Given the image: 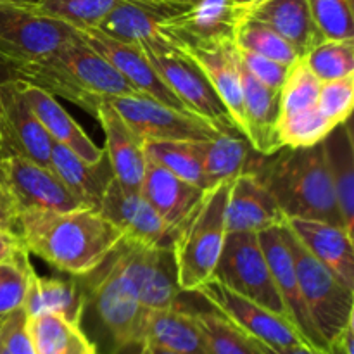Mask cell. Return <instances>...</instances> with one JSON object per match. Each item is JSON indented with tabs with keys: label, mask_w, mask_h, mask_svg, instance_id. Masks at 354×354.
I'll list each match as a JSON object with an SVG mask.
<instances>
[{
	"label": "cell",
	"mask_w": 354,
	"mask_h": 354,
	"mask_svg": "<svg viewBox=\"0 0 354 354\" xmlns=\"http://www.w3.org/2000/svg\"><path fill=\"white\" fill-rule=\"evenodd\" d=\"M14 78L38 86L54 97H62L95 116L106 100L138 93L99 52L76 37L45 57L10 66Z\"/></svg>",
	"instance_id": "obj_2"
},
{
	"label": "cell",
	"mask_w": 354,
	"mask_h": 354,
	"mask_svg": "<svg viewBox=\"0 0 354 354\" xmlns=\"http://www.w3.org/2000/svg\"><path fill=\"white\" fill-rule=\"evenodd\" d=\"M0 354H9V353H7V351H6V349H2V353H0Z\"/></svg>",
	"instance_id": "obj_57"
},
{
	"label": "cell",
	"mask_w": 354,
	"mask_h": 354,
	"mask_svg": "<svg viewBox=\"0 0 354 354\" xmlns=\"http://www.w3.org/2000/svg\"><path fill=\"white\" fill-rule=\"evenodd\" d=\"M206 140H145L144 151L147 159L165 166L185 182L207 189L203 168V149Z\"/></svg>",
	"instance_id": "obj_33"
},
{
	"label": "cell",
	"mask_w": 354,
	"mask_h": 354,
	"mask_svg": "<svg viewBox=\"0 0 354 354\" xmlns=\"http://www.w3.org/2000/svg\"><path fill=\"white\" fill-rule=\"evenodd\" d=\"M244 137L258 154L280 151L277 127L280 118V90L270 88L254 78L241 62Z\"/></svg>",
	"instance_id": "obj_23"
},
{
	"label": "cell",
	"mask_w": 354,
	"mask_h": 354,
	"mask_svg": "<svg viewBox=\"0 0 354 354\" xmlns=\"http://www.w3.org/2000/svg\"><path fill=\"white\" fill-rule=\"evenodd\" d=\"M335 201L349 234L354 230V137L351 118L332 128L322 142Z\"/></svg>",
	"instance_id": "obj_29"
},
{
	"label": "cell",
	"mask_w": 354,
	"mask_h": 354,
	"mask_svg": "<svg viewBox=\"0 0 354 354\" xmlns=\"http://www.w3.org/2000/svg\"><path fill=\"white\" fill-rule=\"evenodd\" d=\"M23 252L28 251L21 241V235L14 230L0 228V263L12 261Z\"/></svg>",
	"instance_id": "obj_46"
},
{
	"label": "cell",
	"mask_w": 354,
	"mask_h": 354,
	"mask_svg": "<svg viewBox=\"0 0 354 354\" xmlns=\"http://www.w3.org/2000/svg\"><path fill=\"white\" fill-rule=\"evenodd\" d=\"M75 279L85 294V310L95 313L114 349L138 348L140 351L145 344V318L149 311L113 252L93 272Z\"/></svg>",
	"instance_id": "obj_5"
},
{
	"label": "cell",
	"mask_w": 354,
	"mask_h": 354,
	"mask_svg": "<svg viewBox=\"0 0 354 354\" xmlns=\"http://www.w3.org/2000/svg\"><path fill=\"white\" fill-rule=\"evenodd\" d=\"M258 241L263 249L266 263H268V268L272 272L273 280H275L277 289H279L283 304L287 308L290 324L299 332L304 344L308 348L315 349V351H320L324 354H335L330 351V348L320 337V334L315 328L310 313H308V308L304 304L303 294H301L299 289V282H297L296 270H294L292 256H290L289 249H287L286 242H283L280 227L259 232Z\"/></svg>",
	"instance_id": "obj_17"
},
{
	"label": "cell",
	"mask_w": 354,
	"mask_h": 354,
	"mask_svg": "<svg viewBox=\"0 0 354 354\" xmlns=\"http://www.w3.org/2000/svg\"><path fill=\"white\" fill-rule=\"evenodd\" d=\"M2 346L9 354H35L23 308L12 311L2 320Z\"/></svg>",
	"instance_id": "obj_45"
},
{
	"label": "cell",
	"mask_w": 354,
	"mask_h": 354,
	"mask_svg": "<svg viewBox=\"0 0 354 354\" xmlns=\"http://www.w3.org/2000/svg\"><path fill=\"white\" fill-rule=\"evenodd\" d=\"M256 346L261 351V354H324L320 351H315V349L308 348L304 344H297V346H286V348H277V346H268L263 344V342L256 341ZM339 354V353H335Z\"/></svg>",
	"instance_id": "obj_49"
},
{
	"label": "cell",
	"mask_w": 354,
	"mask_h": 354,
	"mask_svg": "<svg viewBox=\"0 0 354 354\" xmlns=\"http://www.w3.org/2000/svg\"><path fill=\"white\" fill-rule=\"evenodd\" d=\"M203 190L176 176L165 166L147 159L140 192L173 230L196 206L203 196Z\"/></svg>",
	"instance_id": "obj_27"
},
{
	"label": "cell",
	"mask_w": 354,
	"mask_h": 354,
	"mask_svg": "<svg viewBox=\"0 0 354 354\" xmlns=\"http://www.w3.org/2000/svg\"><path fill=\"white\" fill-rule=\"evenodd\" d=\"M0 158L16 156L50 168L52 138L24 99L19 80H7L0 85Z\"/></svg>",
	"instance_id": "obj_14"
},
{
	"label": "cell",
	"mask_w": 354,
	"mask_h": 354,
	"mask_svg": "<svg viewBox=\"0 0 354 354\" xmlns=\"http://www.w3.org/2000/svg\"><path fill=\"white\" fill-rule=\"evenodd\" d=\"M234 44L241 50L254 52L283 64H290L299 57L289 41L283 40L272 28L249 16H245L235 28Z\"/></svg>",
	"instance_id": "obj_36"
},
{
	"label": "cell",
	"mask_w": 354,
	"mask_h": 354,
	"mask_svg": "<svg viewBox=\"0 0 354 354\" xmlns=\"http://www.w3.org/2000/svg\"><path fill=\"white\" fill-rule=\"evenodd\" d=\"M144 55L161 76L162 82L178 97L187 111L207 120L220 131L241 133L232 121L228 111L225 109L218 93L214 92L199 66L189 55H185L178 48L165 52V54L144 50Z\"/></svg>",
	"instance_id": "obj_11"
},
{
	"label": "cell",
	"mask_w": 354,
	"mask_h": 354,
	"mask_svg": "<svg viewBox=\"0 0 354 354\" xmlns=\"http://www.w3.org/2000/svg\"><path fill=\"white\" fill-rule=\"evenodd\" d=\"M258 152L251 147L244 135L225 131L204 142L203 168L209 187L227 182L241 173H249Z\"/></svg>",
	"instance_id": "obj_32"
},
{
	"label": "cell",
	"mask_w": 354,
	"mask_h": 354,
	"mask_svg": "<svg viewBox=\"0 0 354 354\" xmlns=\"http://www.w3.org/2000/svg\"><path fill=\"white\" fill-rule=\"evenodd\" d=\"M33 272L30 252H23L12 261L0 263V320L23 308Z\"/></svg>",
	"instance_id": "obj_41"
},
{
	"label": "cell",
	"mask_w": 354,
	"mask_h": 354,
	"mask_svg": "<svg viewBox=\"0 0 354 354\" xmlns=\"http://www.w3.org/2000/svg\"><path fill=\"white\" fill-rule=\"evenodd\" d=\"M227 232L259 234L268 228L282 227L287 221L275 197L252 173H241L228 183Z\"/></svg>",
	"instance_id": "obj_21"
},
{
	"label": "cell",
	"mask_w": 354,
	"mask_h": 354,
	"mask_svg": "<svg viewBox=\"0 0 354 354\" xmlns=\"http://www.w3.org/2000/svg\"><path fill=\"white\" fill-rule=\"evenodd\" d=\"M0 2H30V3H35L37 0H0Z\"/></svg>",
	"instance_id": "obj_54"
},
{
	"label": "cell",
	"mask_w": 354,
	"mask_h": 354,
	"mask_svg": "<svg viewBox=\"0 0 354 354\" xmlns=\"http://www.w3.org/2000/svg\"><path fill=\"white\" fill-rule=\"evenodd\" d=\"M287 225L318 261L330 268L346 286L354 289L353 235L344 227L303 218H289Z\"/></svg>",
	"instance_id": "obj_24"
},
{
	"label": "cell",
	"mask_w": 354,
	"mask_h": 354,
	"mask_svg": "<svg viewBox=\"0 0 354 354\" xmlns=\"http://www.w3.org/2000/svg\"><path fill=\"white\" fill-rule=\"evenodd\" d=\"M2 320H0V353H2V349H3V346H2Z\"/></svg>",
	"instance_id": "obj_55"
},
{
	"label": "cell",
	"mask_w": 354,
	"mask_h": 354,
	"mask_svg": "<svg viewBox=\"0 0 354 354\" xmlns=\"http://www.w3.org/2000/svg\"><path fill=\"white\" fill-rule=\"evenodd\" d=\"M142 349H144V351L147 353V354H178V353H175V351H169V349L161 348V346L151 344V342H145L144 348H142Z\"/></svg>",
	"instance_id": "obj_51"
},
{
	"label": "cell",
	"mask_w": 354,
	"mask_h": 354,
	"mask_svg": "<svg viewBox=\"0 0 354 354\" xmlns=\"http://www.w3.org/2000/svg\"><path fill=\"white\" fill-rule=\"evenodd\" d=\"M123 0H37V10L73 28H95Z\"/></svg>",
	"instance_id": "obj_39"
},
{
	"label": "cell",
	"mask_w": 354,
	"mask_h": 354,
	"mask_svg": "<svg viewBox=\"0 0 354 354\" xmlns=\"http://www.w3.org/2000/svg\"><path fill=\"white\" fill-rule=\"evenodd\" d=\"M50 168L83 206L93 209H99L107 185L114 178L106 154L100 161L88 162L57 142H52Z\"/></svg>",
	"instance_id": "obj_28"
},
{
	"label": "cell",
	"mask_w": 354,
	"mask_h": 354,
	"mask_svg": "<svg viewBox=\"0 0 354 354\" xmlns=\"http://www.w3.org/2000/svg\"><path fill=\"white\" fill-rule=\"evenodd\" d=\"M322 82L308 66L304 55L290 62L280 86V116L317 107Z\"/></svg>",
	"instance_id": "obj_37"
},
{
	"label": "cell",
	"mask_w": 354,
	"mask_h": 354,
	"mask_svg": "<svg viewBox=\"0 0 354 354\" xmlns=\"http://www.w3.org/2000/svg\"><path fill=\"white\" fill-rule=\"evenodd\" d=\"M283 242L292 256L301 294L315 328L335 353L346 325L354 320V289L346 286L330 268L318 261L286 223L280 227Z\"/></svg>",
	"instance_id": "obj_6"
},
{
	"label": "cell",
	"mask_w": 354,
	"mask_h": 354,
	"mask_svg": "<svg viewBox=\"0 0 354 354\" xmlns=\"http://www.w3.org/2000/svg\"><path fill=\"white\" fill-rule=\"evenodd\" d=\"M209 354H261L256 341L216 310H192Z\"/></svg>",
	"instance_id": "obj_34"
},
{
	"label": "cell",
	"mask_w": 354,
	"mask_h": 354,
	"mask_svg": "<svg viewBox=\"0 0 354 354\" xmlns=\"http://www.w3.org/2000/svg\"><path fill=\"white\" fill-rule=\"evenodd\" d=\"M213 279L227 289L289 320L287 308L259 245L258 234L227 232Z\"/></svg>",
	"instance_id": "obj_7"
},
{
	"label": "cell",
	"mask_w": 354,
	"mask_h": 354,
	"mask_svg": "<svg viewBox=\"0 0 354 354\" xmlns=\"http://www.w3.org/2000/svg\"><path fill=\"white\" fill-rule=\"evenodd\" d=\"M76 37V28L30 2H0V59L19 66L45 57Z\"/></svg>",
	"instance_id": "obj_8"
},
{
	"label": "cell",
	"mask_w": 354,
	"mask_h": 354,
	"mask_svg": "<svg viewBox=\"0 0 354 354\" xmlns=\"http://www.w3.org/2000/svg\"><path fill=\"white\" fill-rule=\"evenodd\" d=\"M145 342L178 354H209L192 310L182 303L168 310L149 311L145 318Z\"/></svg>",
	"instance_id": "obj_31"
},
{
	"label": "cell",
	"mask_w": 354,
	"mask_h": 354,
	"mask_svg": "<svg viewBox=\"0 0 354 354\" xmlns=\"http://www.w3.org/2000/svg\"><path fill=\"white\" fill-rule=\"evenodd\" d=\"M185 7L169 6L158 0H123L97 24L95 30L142 52L165 54L176 50V47L166 37L162 21L182 12Z\"/></svg>",
	"instance_id": "obj_15"
},
{
	"label": "cell",
	"mask_w": 354,
	"mask_h": 354,
	"mask_svg": "<svg viewBox=\"0 0 354 354\" xmlns=\"http://www.w3.org/2000/svg\"><path fill=\"white\" fill-rule=\"evenodd\" d=\"M304 59L320 82L354 75V38H324L304 54Z\"/></svg>",
	"instance_id": "obj_38"
},
{
	"label": "cell",
	"mask_w": 354,
	"mask_h": 354,
	"mask_svg": "<svg viewBox=\"0 0 354 354\" xmlns=\"http://www.w3.org/2000/svg\"><path fill=\"white\" fill-rule=\"evenodd\" d=\"M228 183L230 180L204 189L196 206L173 230L171 254L176 282L183 294L197 292L213 279L227 237Z\"/></svg>",
	"instance_id": "obj_4"
},
{
	"label": "cell",
	"mask_w": 354,
	"mask_h": 354,
	"mask_svg": "<svg viewBox=\"0 0 354 354\" xmlns=\"http://www.w3.org/2000/svg\"><path fill=\"white\" fill-rule=\"evenodd\" d=\"M142 140H211L220 131L213 123L189 111L165 106L142 93L109 100Z\"/></svg>",
	"instance_id": "obj_10"
},
{
	"label": "cell",
	"mask_w": 354,
	"mask_h": 354,
	"mask_svg": "<svg viewBox=\"0 0 354 354\" xmlns=\"http://www.w3.org/2000/svg\"><path fill=\"white\" fill-rule=\"evenodd\" d=\"M0 185L12 199L17 213L31 209L73 211L85 207L50 168L24 158H0Z\"/></svg>",
	"instance_id": "obj_13"
},
{
	"label": "cell",
	"mask_w": 354,
	"mask_h": 354,
	"mask_svg": "<svg viewBox=\"0 0 354 354\" xmlns=\"http://www.w3.org/2000/svg\"><path fill=\"white\" fill-rule=\"evenodd\" d=\"M249 173L275 197L287 220H320L344 227L322 144L258 154Z\"/></svg>",
	"instance_id": "obj_3"
},
{
	"label": "cell",
	"mask_w": 354,
	"mask_h": 354,
	"mask_svg": "<svg viewBox=\"0 0 354 354\" xmlns=\"http://www.w3.org/2000/svg\"><path fill=\"white\" fill-rule=\"evenodd\" d=\"M317 107L334 127L349 120L354 107V75L322 82Z\"/></svg>",
	"instance_id": "obj_43"
},
{
	"label": "cell",
	"mask_w": 354,
	"mask_h": 354,
	"mask_svg": "<svg viewBox=\"0 0 354 354\" xmlns=\"http://www.w3.org/2000/svg\"><path fill=\"white\" fill-rule=\"evenodd\" d=\"M76 31L82 40L90 45L93 50L99 52L138 93L151 97L165 106L187 111L178 97L169 90V86L162 82L158 71L152 68L144 52L131 45L121 44V41L100 33L95 28H76Z\"/></svg>",
	"instance_id": "obj_19"
},
{
	"label": "cell",
	"mask_w": 354,
	"mask_h": 354,
	"mask_svg": "<svg viewBox=\"0 0 354 354\" xmlns=\"http://www.w3.org/2000/svg\"><path fill=\"white\" fill-rule=\"evenodd\" d=\"M113 256L124 275L133 282L145 310H168L178 306L183 292L176 282L171 248L123 237L114 248Z\"/></svg>",
	"instance_id": "obj_9"
},
{
	"label": "cell",
	"mask_w": 354,
	"mask_h": 354,
	"mask_svg": "<svg viewBox=\"0 0 354 354\" xmlns=\"http://www.w3.org/2000/svg\"><path fill=\"white\" fill-rule=\"evenodd\" d=\"M234 2H237L239 6H242V7H251V6H254L256 2H259V0H234Z\"/></svg>",
	"instance_id": "obj_53"
},
{
	"label": "cell",
	"mask_w": 354,
	"mask_h": 354,
	"mask_svg": "<svg viewBox=\"0 0 354 354\" xmlns=\"http://www.w3.org/2000/svg\"><path fill=\"white\" fill-rule=\"evenodd\" d=\"M26 317L37 315H57L73 325L82 327L85 311V294L75 277L69 279H52L40 277L33 272L23 303Z\"/></svg>",
	"instance_id": "obj_30"
},
{
	"label": "cell",
	"mask_w": 354,
	"mask_h": 354,
	"mask_svg": "<svg viewBox=\"0 0 354 354\" xmlns=\"http://www.w3.org/2000/svg\"><path fill=\"white\" fill-rule=\"evenodd\" d=\"M99 211L123 234V237L145 244L171 248L173 228L162 221L140 189H128L111 180L99 204Z\"/></svg>",
	"instance_id": "obj_18"
},
{
	"label": "cell",
	"mask_w": 354,
	"mask_h": 354,
	"mask_svg": "<svg viewBox=\"0 0 354 354\" xmlns=\"http://www.w3.org/2000/svg\"><path fill=\"white\" fill-rule=\"evenodd\" d=\"M14 78V71L10 68L9 62H6L3 59H0V85L7 80H12ZM0 118H2V102H0Z\"/></svg>",
	"instance_id": "obj_50"
},
{
	"label": "cell",
	"mask_w": 354,
	"mask_h": 354,
	"mask_svg": "<svg viewBox=\"0 0 354 354\" xmlns=\"http://www.w3.org/2000/svg\"><path fill=\"white\" fill-rule=\"evenodd\" d=\"M194 294L203 297L213 310L228 318L235 327L241 328L254 341L277 348L304 344L299 332L287 318L272 313L254 301L227 289L218 280H207Z\"/></svg>",
	"instance_id": "obj_12"
},
{
	"label": "cell",
	"mask_w": 354,
	"mask_h": 354,
	"mask_svg": "<svg viewBox=\"0 0 354 354\" xmlns=\"http://www.w3.org/2000/svg\"><path fill=\"white\" fill-rule=\"evenodd\" d=\"M248 16L272 28L299 55L324 40L311 16L308 0H259L249 7Z\"/></svg>",
	"instance_id": "obj_26"
},
{
	"label": "cell",
	"mask_w": 354,
	"mask_h": 354,
	"mask_svg": "<svg viewBox=\"0 0 354 354\" xmlns=\"http://www.w3.org/2000/svg\"><path fill=\"white\" fill-rule=\"evenodd\" d=\"M17 232L30 254L69 277L93 272L123 239V234L93 207L24 211L19 214Z\"/></svg>",
	"instance_id": "obj_1"
},
{
	"label": "cell",
	"mask_w": 354,
	"mask_h": 354,
	"mask_svg": "<svg viewBox=\"0 0 354 354\" xmlns=\"http://www.w3.org/2000/svg\"><path fill=\"white\" fill-rule=\"evenodd\" d=\"M64 354H99V351H97V346L88 339V335L80 327L73 335Z\"/></svg>",
	"instance_id": "obj_48"
},
{
	"label": "cell",
	"mask_w": 354,
	"mask_h": 354,
	"mask_svg": "<svg viewBox=\"0 0 354 354\" xmlns=\"http://www.w3.org/2000/svg\"><path fill=\"white\" fill-rule=\"evenodd\" d=\"M239 50V57H241L242 66L254 76L258 82H261L263 85L270 86V88L280 90L283 80H286L287 69L289 64H283V62L273 61V59L265 57V55L254 54V52L248 50Z\"/></svg>",
	"instance_id": "obj_44"
},
{
	"label": "cell",
	"mask_w": 354,
	"mask_h": 354,
	"mask_svg": "<svg viewBox=\"0 0 354 354\" xmlns=\"http://www.w3.org/2000/svg\"><path fill=\"white\" fill-rule=\"evenodd\" d=\"M332 128H334V124L318 111V107H311V109H303L280 116L277 137H279L280 147H313V145L324 142V138L330 133Z\"/></svg>",
	"instance_id": "obj_35"
},
{
	"label": "cell",
	"mask_w": 354,
	"mask_h": 354,
	"mask_svg": "<svg viewBox=\"0 0 354 354\" xmlns=\"http://www.w3.org/2000/svg\"><path fill=\"white\" fill-rule=\"evenodd\" d=\"M138 354H147V353H145L144 349H140V351H138Z\"/></svg>",
	"instance_id": "obj_56"
},
{
	"label": "cell",
	"mask_w": 354,
	"mask_h": 354,
	"mask_svg": "<svg viewBox=\"0 0 354 354\" xmlns=\"http://www.w3.org/2000/svg\"><path fill=\"white\" fill-rule=\"evenodd\" d=\"M17 221H19V213H17L16 206H14L9 194H7L6 189L0 185V228L17 232ZM17 234H19V232H17Z\"/></svg>",
	"instance_id": "obj_47"
},
{
	"label": "cell",
	"mask_w": 354,
	"mask_h": 354,
	"mask_svg": "<svg viewBox=\"0 0 354 354\" xmlns=\"http://www.w3.org/2000/svg\"><path fill=\"white\" fill-rule=\"evenodd\" d=\"M95 118L106 135L104 154L113 176L128 189H140L147 165L144 140L131 130L109 100L97 107Z\"/></svg>",
	"instance_id": "obj_22"
},
{
	"label": "cell",
	"mask_w": 354,
	"mask_h": 354,
	"mask_svg": "<svg viewBox=\"0 0 354 354\" xmlns=\"http://www.w3.org/2000/svg\"><path fill=\"white\" fill-rule=\"evenodd\" d=\"M21 92L33 109L35 116L45 128L52 142L71 149L75 154L88 162H97L104 158V149H100L86 131L75 121V118L62 107L57 97L50 95L38 86L21 82Z\"/></svg>",
	"instance_id": "obj_25"
},
{
	"label": "cell",
	"mask_w": 354,
	"mask_h": 354,
	"mask_svg": "<svg viewBox=\"0 0 354 354\" xmlns=\"http://www.w3.org/2000/svg\"><path fill=\"white\" fill-rule=\"evenodd\" d=\"M26 328L35 354H64L80 327L57 315L45 313L26 317Z\"/></svg>",
	"instance_id": "obj_40"
},
{
	"label": "cell",
	"mask_w": 354,
	"mask_h": 354,
	"mask_svg": "<svg viewBox=\"0 0 354 354\" xmlns=\"http://www.w3.org/2000/svg\"><path fill=\"white\" fill-rule=\"evenodd\" d=\"M248 16V7L234 0H196L182 12L162 21L171 44L234 40L235 28Z\"/></svg>",
	"instance_id": "obj_20"
},
{
	"label": "cell",
	"mask_w": 354,
	"mask_h": 354,
	"mask_svg": "<svg viewBox=\"0 0 354 354\" xmlns=\"http://www.w3.org/2000/svg\"><path fill=\"white\" fill-rule=\"evenodd\" d=\"M176 48L199 66L223 102L237 130L244 135L241 57L234 40L182 41Z\"/></svg>",
	"instance_id": "obj_16"
},
{
	"label": "cell",
	"mask_w": 354,
	"mask_h": 354,
	"mask_svg": "<svg viewBox=\"0 0 354 354\" xmlns=\"http://www.w3.org/2000/svg\"><path fill=\"white\" fill-rule=\"evenodd\" d=\"M158 2L169 3V6H180V7H185V6H190V3H194V2H196V0H158Z\"/></svg>",
	"instance_id": "obj_52"
},
{
	"label": "cell",
	"mask_w": 354,
	"mask_h": 354,
	"mask_svg": "<svg viewBox=\"0 0 354 354\" xmlns=\"http://www.w3.org/2000/svg\"><path fill=\"white\" fill-rule=\"evenodd\" d=\"M324 38H354V0H308Z\"/></svg>",
	"instance_id": "obj_42"
}]
</instances>
